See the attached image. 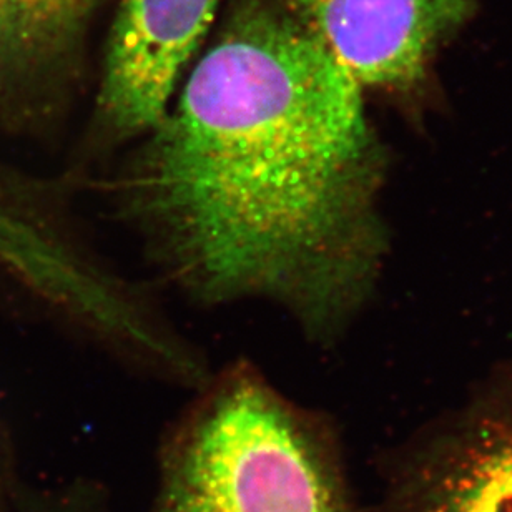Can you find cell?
I'll use <instances>...</instances> for the list:
<instances>
[{"instance_id": "3957f363", "label": "cell", "mask_w": 512, "mask_h": 512, "mask_svg": "<svg viewBox=\"0 0 512 512\" xmlns=\"http://www.w3.org/2000/svg\"><path fill=\"white\" fill-rule=\"evenodd\" d=\"M220 0H122L75 172L157 127Z\"/></svg>"}, {"instance_id": "5b68a950", "label": "cell", "mask_w": 512, "mask_h": 512, "mask_svg": "<svg viewBox=\"0 0 512 512\" xmlns=\"http://www.w3.org/2000/svg\"><path fill=\"white\" fill-rule=\"evenodd\" d=\"M365 90L413 97L469 0H281Z\"/></svg>"}, {"instance_id": "7a4b0ae2", "label": "cell", "mask_w": 512, "mask_h": 512, "mask_svg": "<svg viewBox=\"0 0 512 512\" xmlns=\"http://www.w3.org/2000/svg\"><path fill=\"white\" fill-rule=\"evenodd\" d=\"M148 512H358L340 434L252 363L195 391L163 434Z\"/></svg>"}, {"instance_id": "6da1fadb", "label": "cell", "mask_w": 512, "mask_h": 512, "mask_svg": "<svg viewBox=\"0 0 512 512\" xmlns=\"http://www.w3.org/2000/svg\"><path fill=\"white\" fill-rule=\"evenodd\" d=\"M386 152L363 89L281 0H232L110 180L153 268L203 306L260 301L318 345L375 290Z\"/></svg>"}, {"instance_id": "277c9868", "label": "cell", "mask_w": 512, "mask_h": 512, "mask_svg": "<svg viewBox=\"0 0 512 512\" xmlns=\"http://www.w3.org/2000/svg\"><path fill=\"white\" fill-rule=\"evenodd\" d=\"M375 512H512V376L389 459Z\"/></svg>"}, {"instance_id": "8992f818", "label": "cell", "mask_w": 512, "mask_h": 512, "mask_svg": "<svg viewBox=\"0 0 512 512\" xmlns=\"http://www.w3.org/2000/svg\"><path fill=\"white\" fill-rule=\"evenodd\" d=\"M107 0H0V130L42 124L74 79Z\"/></svg>"}]
</instances>
